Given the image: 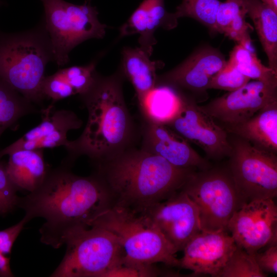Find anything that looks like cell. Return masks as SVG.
Listing matches in <instances>:
<instances>
[{"label":"cell","mask_w":277,"mask_h":277,"mask_svg":"<svg viewBox=\"0 0 277 277\" xmlns=\"http://www.w3.org/2000/svg\"><path fill=\"white\" fill-rule=\"evenodd\" d=\"M181 189L197 207L202 230H227L232 216L244 204L228 166L195 170Z\"/></svg>","instance_id":"obj_7"},{"label":"cell","mask_w":277,"mask_h":277,"mask_svg":"<svg viewBox=\"0 0 277 277\" xmlns=\"http://www.w3.org/2000/svg\"><path fill=\"white\" fill-rule=\"evenodd\" d=\"M96 62L85 66H73L59 69L55 73L46 76L43 84L45 96L52 102L86 92L93 85L98 73Z\"/></svg>","instance_id":"obj_20"},{"label":"cell","mask_w":277,"mask_h":277,"mask_svg":"<svg viewBox=\"0 0 277 277\" xmlns=\"http://www.w3.org/2000/svg\"><path fill=\"white\" fill-rule=\"evenodd\" d=\"M2 4V2L0 1V7L1 6Z\"/></svg>","instance_id":"obj_38"},{"label":"cell","mask_w":277,"mask_h":277,"mask_svg":"<svg viewBox=\"0 0 277 277\" xmlns=\"http://www.w3.org/2000/svg\"><path fill=\"white\" fill-rule=\"evenodd\" d=\"M120 71L98 74L92 87L80 95L88 112L85 127L76 140L70 141L62 163L71 166L82 155L93 165L134 146L137 131L127 107Z\"/></svg>","instance_id":"obj_2"},{"label":"cell","mask_w":277,"mask_h":277,"mask_svg":"<svg viewBox=\"0 0 277 277\" xmlns=\"http://www.w3.org/2000/svg\"><path fill=\"white\" fill-rule=\"evenodd\" d=\"M247 12L243 8L230 24L224 33L230 39L235 41L246 48L250 45L249 29L252 27L246 21ZM249 49V48H248Z\"/></svg>","instance_id":"obj_33"},{"label":"cell","mask_w":277,"mask_h":277,"mask_svg":"<svg viewBox=\"0 0 277 277\" xmlns=\"http://www.w3.org/2000/svg\"><path fill=\"white\" fill-rule=\"evenodd\" d=\"M166 125L199 147L210 159L220 160L230 154L227 132L187 95L177 112Z\"/></svg>","instance_id":"obj_10"},{"label":"cell","mask_w":277,"mask_h":277,"mask_svg":"<svg viewBox=\"0 0 277 277\" xmlns=\"http://www.w3.org/2000/svg\"><path fill=\"white\" fill-rule=\"evenodd\" d=\"M252 21L265 52L268 67L277 74V12L260 0H241Z\"/></svg>","instance_id":"obj_24"},{"label":"cell","mask_w":277,"mask_h":277,"mask_svg":"<svg viewBox=\"0 0 277 277\" xmlns=\"http://www.w3.org/2000/svg\"><path fill=\"white\" fill-rule=\"evenodd\" d=\"M226 66L235 68L250 79L263 82H277V74L266 67L249 49L238 44L231 51Z\"/></svg>","instance_id":"obj_26"},{"label":"cell","mask_w":277,"mask_h":277,"mask_svg":"<svg viewBox=\"0 0 277 277\" xmlns=\"http://www.w3.org/2000/svg\"><path fill=\"white\" fill-rule=\"evenodd\" d=\"M173 13L168 12L164 0H144L120 28V36L138 34L139 47L150 56L156 43L155 31L159 28L172 29L177 26Z\"/></svg>","instance_id":"obj_18"},{"label":"cell","mask_w":277,"mask_h":277,"mask_svg":"<svg viewBox=\"0 0 277 277\" xmlns=\"http://www.w3.org/2000/svg\"><path fill=\"white\" fill-rule=\"evenodd\" d=\"M50 61L52 47L43 19L26 31L0 30V78L35 105L45 100L42 86Z\"/></svg>","instance_id":"obj_4"},{"label":"cell","mask_w":277,"mask_h":277,"mask_svg":"<svg viewBox=\"0 0 277 277\" xmlns=\"http://www.w3.org/2000/svg\"><path fill=\"white\" fill-rule=\"evenodd\" d=\"M10 258L0 252V276H13L10 264Z\"/></svg>","instance_id":"obj_36"},{"label":"cell","mask_w":277,"mask_h":277,"mask_svg":"<svg viewBox=\"0 0 277 277\" xmlns=\"http://www.w3.org/2000/svg\"><path fill=\"white\" fill-rule=\"evenodd\" d=\"M222 127L228 133L256 148L277 154V101L244 121Z\"/></svg>","instance_id":"obj_19"},{"label":"cell","mask_w":277,"mask_h":277,"mask_svg":"<svg viewBox=\"0 0 277 277\" xmlns=\"http://www.w3.org/2000/svg\"><path fill=\"white\" fill-rule=\"evenodd\" d=\"M228 167L243 204L277 195V155L232 135Z\"/></svg>","instance_id":"obj_9"},{"label":"cell","mask_w":277,"mask_h":277,"mask_svg":"<svg viewBox=\"0 0 277 277\" xmlns=\"http://www.w3.org/2000/svg\"><path fill=\"white\" fill-rule=\"evenodd\" d=\"M29 221L24 217L16 224L0 231V252L8 254L11 253L12 247L16 238Z\"/></svg>","instance_id":"obj_35"},{"label":"cell","mask_w":277,"mask_h":277,"mask_svg":"<svg viewBox=\"0 0 277 277\" xmlns=\"http://www.w3.org/2000/svg\"><path fill=\"white\" fill-rule=\"evenodd\" d=\"M105 229L117 238L127 261L179 267L177 252L157 226L145 214L113 204L101 213L91 227Z\"/></svg>","instance_id":"obj_5"},{"label":"cell","mask_w":277,"mask_h":277,"mask_svg":"<svg viewBox=\"0 0 277 277\" xmlns=\"http://www.w3.org/2000/svg\"><path fill=\"white\" fill-rule=\"evenodd\" d=\"M40 112L36 105L0 78V137L29 114Z\"/></svg>","instance_id":"obj_25"},{"label":"cell","mask_w":277,"mask_h":277,"mask_svg":"<svg viewBox=\"0 0 277 277\" xmlns=\"http://www.w3.org/2000/svg\"><path fill=\"white\" fill-rule=\"evenodd\" d=\"M42 121L21 138L0 150V159L20 149L34 150L68 146L69 131L81 127L82 121L73 111L56 109L54 103L40 110Z\"/></svg>","instance_id":"obj_17"},{"label":"cell","mask_w":277,"mask_h":277,"mask_svg":"<svg viewBox=\"0 0 277 277\" xmlns=\"http://www.w3.org/2000/svg\"><path fill=\"white\" fill-rule=\"evenodd\" d=\"M236 248L227 230H201L185 246L179 267L217 277Z\"/></svg>","instance_id":"obj_16"},{"label":"cell","mask_w":277,"mask_h":277,"mask_svg":"<svg viewBox=\"0 0 277 277\" xmlns=\"http://www.w3.org/2000/svg\"><path fill=\"white\" fill-rule=\"evenodd\" d=\"M267 274L259 267L254 254L238 247L217 277H265Z\"/></svg>","instance_id":"obj_28"},{"label":"cell","mask_w":277,"mask_h":277,"mask_svg":"<svg viewBox=\"0 0 277 277\" xmlns=\"http://www.w3.org/2000/svg\"><path fill=\"white\" fill-rule=\"evenodd\" d=\"M277 12V0H260Z\"/></svg>","instance_id":"obj_37"},{"label":"cell","mask_w":277,"mask_h":277,"mask_svg":"<svg viewBox=\"0 0 277 277\" xmlns=\"http://www.w3.org/2000/svg\"><path fill=\"white\" fill-rule=\"evenodd\" d=\"M255 261L260 268L264 272L277 273V245L271 244L262 253L254 254Z\"/></svg>","instance_id":"obj_34"},{"label":"cell","mask_w":277,"mask_h":277,"mask_svg":"<svg viewBox=\"0 0 277 277\" xmlns=\"http://www.w3.org/2000/svg\"><path fill=\"white\" fill-rule=\"evenodd\" d=\"M250 80L235 68L227 67L225 65L212 77L208 89H220L230 92L242 87Z\"/></svg>","instance_id":"obj_29"},{"label":"cell","mask_w":277,"mask_h":277,"mask_svg":"<svg viewBox=\"0 0 277 277\" xmlns=\"http://www.w3.org/2000/svg\"><path fill=\"white\" fill-rule=\"evenodd\" d=\"M8 155L7 173L18 190L32 192L43 184L50 169L43 149L17 150Z\"/></svg>","instance_id":"obj_21"},{"label":"cell","mask_w":277,"mask_h":277,"mask_svg":"<svg viewBox=\"0 0 277 277\" xmlns=\"http://www.w3.org/2000/svg\"><path fill=\"white\" fill-rule=\"evenodd\" d=\"M141 212L152 220L177 252L201 230L198 209L181 189Z\"/></svg>","instance_id":"obj_14"},{"label":"cell","mask_w":277,"mask_h":277,"mask_svg":"<svg viewBox=\"0 0 277 277\" xmlns=\"http://www.w3.org/2000/svg\"><path fill=\"white\" fill-rule=\"evenodd\" d=\"M65 244V256L51 276L104 277L125 257L115 236L97 227L77 231Z\"/></svg>","instance_id":"obj_8"},{"label":"cell","mask_w":277,"mask_h":277,"mask_svg":"<svg viewBox=\"0 0 277 277\" xmlns=\"http://www.w3.org/2000/svg\"><path fill=\"white\" fill-rule=\"evenodd\" d=\"M138 132L141 149L160 156L175 166L197 170L212 167L188 141L166 125L142 119Z\"/></svg>","instance_id":"obj_15"},{"label":"cell","mask_w":277,"mask_h":277,"mask_svg":"<svg viewBox=\"0 0 277 277\" xmlns=\"http://www.w3.org/2000/svg\"><path fill=\"white\" fill-rule=\"evenodd\" d=\"M44 10L43 20L49 34L54 62L58 67L69 61V53L76 46L89 39H102L106 25L98 18L96 7L86 1L82 5L64 0H41Z\"/></svg>","instance_id":"obj_6"},{"label":"cell","mask_w":277,"mask_h":277,"mask_svg":"<svg viewBox=\"0 0 277 277\" xmlns=\"http://www.w3.org/2000/svg\"><path fill=\"white\" fill-rule=\"evenodd\" d=\"M18 190L8 174L7 163L0 160V214H6L17 207Z\"/></svg>","instance_id":"obj_30"},{"label":"cell","mask_w":277,"mask_h":277,"mask_svg":"<svg viewBox=\"0 0 277 277\" xmlns=\"http://www.w3.org/2000/svg\"><path fill=\"white\" fill-rule=\"evenodd\" d=\"M242 8L241 0H226L221 2L215 16V32L224 34Z\"/></svg>","instance_id":"obj_32"},{"label":"cell","mask_w":277,"mask_h":277,"mask_svg":"<svg viewBox=\"0 0 277 277\" xmlns=\"http://www.w3.org/2000/svg\"><path fill=\"white\" fill-rule=\"evenodd\" d=\"M221 2L219 0H182L173 13L177 19L183 17L194 19L215 32V16Z\"/></svg>","instance_id":"obj_27"},{"label":"cell","mask_w":277,"mask_h":277,"mask_svg":"<svg viewBox=\"0 0 277 277\" xmlns=\"http://www.w3.org/2000/svg\"><path fill=\"white\" fill-rule=\"evenodd\" d=\"M141 48L126 47L122 51L121 73L132 85L137 102L155 87L156 71L163 67L161 61H152Z\"/></svg>","instance_id":"obj_22"},{"label":"cell","mask_w":277,"mask_h":277,"mask_svg":"<svg viewBox=\"0 0 277 277\" xmlns=\"http://www.w3.org/2000/svg\"><path fill=\"white\" fill-rule=\"evenodd\" d=\"M113 204L107 186L96 173L77 175L70 166L61 163L49 170L37 189L19 197L17 207L25 210L29 222L38 217L45 220L39 229L41 241L58 248L76 231L91 228L95 219Z\"/></svg>","instance_id":"obj_1"},{"label":"cell","mask_w":277,"mask_h":277,"mask_svg":"<svg viewBox=\"0 0 277 277\" xmlns=\"http://www.w3.org/2000/svg\"><path fill=\"white\" fill-rule=\"evenodd\" d=\"M113 204L141 212L180 190L195 170L134 146L93 165Z\"/></svg>","instance_id":"obj_3"},{"label":"cell","mask_w":277,"mask_h":277,"mask_svg":"<svg viewBox=\"0 0 277 277\" xmlns=\"http://www.w3.org/2000/svg\"><path fill=\"white\" fill-rule=\"evenodd\" d=\"M227 230L236 246L254 254L277 242V206L273 199L244 204L230 219Z\"/></svg>","instance_id":"obj_11"},{"label":"cell","mask_w":277,"mask_h":277,"mask_svg":"<svg viewBox=\"0 0 277 277\" xmlns=\"http://www.w3.org/2000/svg\"><path fill=\"white\" fill-rule=\"evenodd\" d=\"M154 264H144L127 261L124 259L108 271L104 277H151L161 274Z\"/></svg>","instance_id":"obj_31"},{"label":"cell","mask_w":277,"mask_h":277,"mask_svg":"<svg viewBox=\"0 0 277 277\" xmlns=\"http://www.w3.org/2000/svg\"><path fill=\"white\" fill-rule=\"evenodd\" d=\"M87 1L90 3V0H87Z\"/></svg>","instance_id":"obj_39"},{"label":"cell","mask_w":277,"mask_h":277,"mask_svg":"<svg viewBox=\"0 0 277 277\" xmlns=\"http://www.w3.org/2000/svg\"><path fill=\"white\" fill-rule=\"evenodd\" d=\"M226 62L217 49L204 46L194 51L175 68L158 75L157 84L173 87L198 104L208 98L209 83Z\"/></svg>","instance_id":"obj_12"},{"label":"cell","mask_w":277,"mask_h":277,"mask_svg":"<svg viewBox=\"0 0 277 277\" xmlns=\"http://www.w3.org/2000/svg\"><path fill=\"white\" fill-rule=\"evenodd\" d=\"M186 95L170 86L156 84L137 102L142 119L166 125L177 112Z\"/></svg>","instance_id":"obj_23"},{"label":"cell","mask_w":277,"mask_h":277,"mask_svg":"<svg viewBox=\"0 0 277 277\" xmlns=\"http://www.w3.org/2000/svg\"><path fill=\"white\" fill-rule=\"evenodd\" d=\"M276 101L277 82L254 80L199 106L223 126L244 121Z\"/></svg>","instance_id":"obj_13"}]
</instances>
